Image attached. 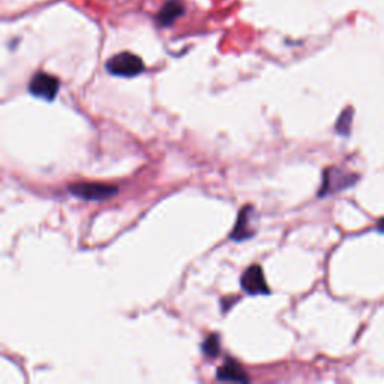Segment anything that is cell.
I'll list each match as a JSON object with an SVG mask.
<instances>
[{"label":"cell","instance_id":"6da1fadb","mask_svg":"<svg viewBox=\"0 0 384 384\" xmlns=\"http://www.w3.org/2000/svg\"><path fill=\"white\" fill-rule=\"evenodd\" d=\"M70 194L86 201H104L117 196L119 188L115 185L96 182H77L68 186Z\"/></svg>","mask_w":384,"mask_h":384},{"label":"cell","instance_id":"7a4b0ae2","mask_svg":"<svg viewBox=\"0 0 384 384\" xmlns=\"http://www.w3.org/2000/svg\"><path fill=\"white\" fill-rule=\"evenodd\" d=\"M107 71L116 77H137L144 71L143 60L132 53H119L107 62Z\"/></svg>","mask_w":384,"mask_h":384},{"label":"cell","instance_id":"3957f363","mask_svg":"<svg viewBox=\"0 0 384 384\" xmlns=\"http://www.w3.org/2000/svg\"><path fill=\"white\" fill-rule=\"evenodd\" d=\"M60 83L56 77L47 74V72H38L32 77L29 83V92L41 99L53 101L58 96Z\"/></svg>","mask_w":384,"mask_h":384},{"label":"cell","instance_id":"277c9868","mask_svg":"<svg viewBox=\"0 0 384 384\" xmlns=\"http://www.w3.org/2000/svg\"><path fill=\"white\" fill-rule=\"evenodd\" d=\"M242 288L248 293V295L258 296V295H269L270 290L266 282L263 269L258 264H252L245 270L241 279Z\"/></svg>","mask_w":384,"mask_h":384},{"label":"cell","instance_id":"5b68a950","mask_svg":"<svg viewBox=\"0 0 384 384\" xmlns=\"http://www.w3.org/2000/svg\"><path fill=\"white\" fill-rule=\"evenodd\" d=\"M356 176L352 174H345L340 170H327L324 173V179H323V188L320 189V197L326 196V194H333V192L344 189L350 185H353L356 182Z\"/></svg>","mask_w":384,"mask_h":384},{"label":"cell","instance_id":"8992f818","mask_svg":"<svg viewBox=\"0 0 384 384\" xmlns=\"http://www.w3.org/2000/svg\"><path fill=\"white\" fill-rule=\"evenodd\" d=\"M185 14V6L180 0H168V2L164 4L160 13H158L156 21L158 25L167 27L172 26L174 21H177L180 17Z\"/></svg>","mask_w":384,"mask_h":384},{"label":"cell","instance_id":"52a82bcc","mask_svg":"<svg viewBox=\"0 0 384 384\" xmlns=\"http://www.w3.org/2000/svg\"><path fill=\"white\" fill-rule=\"evenodd\" d=\"M251 206H246L239 212V218H237V222L234 225V230L230 234V237L236 242H243L248 237H251L254 231L251 230Z\"/></svg>","mask_w":384,"mask_h":384},{"label":"cell","instance_id":"ba28073f","mask_svg":"<svg viewBox=\"0 0 384 384\" xmlns=\"http://www.w3.org/2000/svg\"><path fill=\"white\" fill-rule=\"evenodd\" d=\"M217 377L219 381H236V383H246L250 381V377L241 365H237L233 360L225 362L217 372Z\"/></svg>","mask_w":384,"mask_h":384},{"label":"cell","instance_id":"9c48e42d","mask_svg":"<svg viewBox=\"0 0 384 384\" xmlns=\"http://www.w3.org/2000/svg\"><path fill=\"white\" fill-rule=\"evenodd\" d=\"M201 350L207 357H217L219 354V336L210 335L207 340L203 343Z\"/></svg>","mask_w":384,"mask_h":384},{"label":"cell","instance_id":"30bf717a","mask_svg":"<svg viewBox=\"0 0 384 384\" xmlns=\"http://www.w3.org/2000/svg\"><path fill=\"white\" fill-rule=\"evenodd\" d=\"M378 230H380L381 233H384V218L378 221Z\"/></svg>","mask_w":384,"mask_h":384}]
</instances>
